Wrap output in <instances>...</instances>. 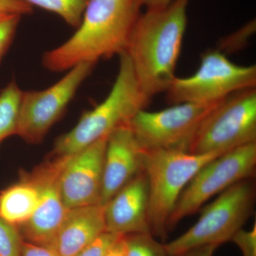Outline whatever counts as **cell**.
Wrapping results in <instances>:
<instances>
[{"label":"cell","mask_w":256,"mask_h":256,"mask_svg":"<svg viewBox=\"0 0 256 256\" xmlns=\"http://www.w3.org/2000/svg\"><path fill=\"white\" fill-rule=\"evenodd\" d=\"M242 256H256V223L250 230L240 229L232 239Z\"/></svg>","instance_id":"22"},{"label":"cell","mask_w":256,"mask_h":256,"mask_svg":"<svg viewBox=\"0 0 256 256\" xmlns=\"http://www.w3.org/2000/svg\"><path fill=\"white\" fill-rule=\"evenodd\" d=\"M32 12L33 6L23 0H0V13H14L24 16Z\"/></svg>","instance_id":"25"},{"label":"cell","mask_w":256,"mask_h":256,"mask_svg":"<svg viewBox=\"0 0 256 256\" xmlns=\"http://www.w3.org/2000/svg\"><path fill=\"white\" fill-rule=\"evenodd\" d=\"M96 64L86 62L75 66L63 78L44 90H23L16 136L30 144L41 143L52 126L63 116Z\"/></svg>","instance_id":"10"},{"label":"cell","mask_w":256,"mask_h":256,"mask_svg":"<svg viewBox=\"0 0 256 256\" xmlns=\"http://www.w3.org/2000/svg\"><path fill=\"white\" fill-rule=\"evenodd\" d=\"M255 188L249 178L234 184L205 207L194 225L164 244L168 256L207 245L220 246L232 238L250 216Z\"/></svg>","instance_id":"5"},{"label":"cell","mask_w":256,"mask_h":256,"mask_svg":"<svg viewBox=\"0 0 256 256\" xmlns=\"http://www.w3.org/2000/svg\"><path fill=\"white\" fill-rule=\"evenodd\" d=\"M107 137L69 156L60 180L67 210L100 204Z\"/></svg>","instance_id":"12"},{"label":"cell","mask_w":256,"mask_h":256,"mask_svg":"<svg viewBox=\"0 0 256 256\" xmlns=\"http://www.w3.org/2000/svg\"><path fill=\"white\" fill-rule=\"evenodd\" d=\"M220 101L212 104L183 102L156 112L143 109L130 120L128 126L144 151L188 152L202 122Z\"/></svg>","instance_id":"9"},{"label":"cell","mask_w":256,"mask_h":256,"mask_svg":"<svg viewBox=\"0 0 256 256\" xmlns=\"http://www.w3.org/2000/svg\"><path fill=\"white\" fill-rule=\"evenodd\" d=\"M104 256H126L124 236H120L106 252Z\"/></svg>","instance_id":"28"},{"label":"cell","mask_w":256,"mask_h":256,"mask_svg":"<svg viewBox=\"0 0 256 256\" xmlns=\"http://www.w3.org/2000/svg\"><path fill=\"white\" fill-rule=\"evenodd\" d=\"M69 156H46L28 174L40 190V202L31 218L18 227L23 240L48 247L60 229L67 208L60 194V180Z\"/></svg>","instance_id":"11"},{"label":"cell","mask_w":256,"mask_h":256,"mask_svg":"<svg viewBox=\"0 0 256 256\" xmlns=\"http://www.w3.org/2000/svg\"><path fill=\"white\" fill-rule=\"evenodd\" d=\"M256 165V142L235 148L210 160L183 190L168 220V230L196 213L212 197L252 176Z\"/></svg>","instance_id":"8"},{"label":"cell","mask_w":256,"mask_h":256,"mask_svg":"<svg viewBox=\"0 0 256 256\" xmlns=\"http://www.w3.org/2000/svg\"><path fill=\"white\" fill-rule=\"evenodd\" d=\"M256 85V66L236 65L220 50H215L203 55L200 68L193 75L176 77L165 92L168 102L173 105L212 104Z\"/></svg>","instance_id":"7"},{"label":"cell","mask_w":256,"mask_h":256,"mask_svg":"<svg viewBox=\"0 0 256 256\" xmlns=\"http://www.w3.org/2000/svg\"><path fill=\"white\" fill-rule=\"evenodd\" d=\"M256 142V87L234 92L205 118L192 140L191 154H224Z\"/></svg>","instance_id":"6"},{"label":"cell","mask_w":256,"mask_h":256,"mask_svg":"<svg viewBox=\"0 0 256 256\" xmlns=\"http://www.w3.org/2000/svg\"><path fill=\"white\" fill-rule=\"evenodd\" d=\"M106 232L104 206L69 208L48 248L58 256H76Z\"/></svg>","instance_id":"15"},{"label":"cell","mask_w":256,"mask_h":256,"mask_svg":"<svg viewBox=\"0 0 256 256\" xmlns=\"http://www.w3.org/2000/svg\"><path fill=\"white\" fill-rule=\"evenodd\" d=\"M40 190L28 174L21 171L16 182L0 191V218L16 228L32 216L40 202Z\"/></svg>","instance_id":"16"},{"label":"cell","mask_w":256,"mask_h":256,"mask_svg":"<svg viewBox=\"0 0 256 256\" xmlns=\"http://www.w3.org/2000/svg\"><path fill=\"white\" fill-rule=\"evenodd\" d=\"M255 21L250 22L244 28L239 30L236 33H234L233 34L230 35V38H238V40H233V41H228V40H224L223 44V48L230 50V48H234L236 50L237 47H242L244 42H246L247 38H248L250 35L252 34L254 30L256 28Z\"/></svg>","instance_id":"24"},{"label":"cell","mask_w":256,"mask_h":256,"mask_svg":"<svg viewBox=\"0 0 256 256\" xmlns=\"http://www.w3.org/2000/svg\"><path fill=\"white\" fill-rule=\"evenodd\" d=\"M144 150L128 124L108 136L100 204L105 206L124 185L142 171Z\"/></svg>","instance_id":"14"},{"label":"cell","mask_w":256,"mask_h":256,"mask_svg":"<svg viewBox=\"0 0 256 256\" xmlns=\"http://www.w3.org/2000/svg\"><path fill=\"white\" fill-rule=\"evenodd\" d=\"M25 2L60 16L69 26L76 28L90 0H23Z\"/></svg>","instance_id":"18"},{"label":"cell","mask_w":256,"mask_h":256,"mask_svg":"<svg viewBox=\"0 0 256 256\" xmlns=\"http://www.w3.org/2000/svg\"><path fill=\"white\" fill-rule=\"evenodd\" d=\"M190 0H173L141 13L126 53L140 87L149 98L166 92L175 76Z\"/></svg>","instance_id":"1"},{"label":"cell","mask_w":256,"mask_h":256,"mask_svg":"<svg viewBox=\"0 0 256 256\" xmlns=\"http://www.w3.org/2000/svg\"><path fill=\"white\" fill-rule=\"evenodd\" d=\"M118 236L116 234L104 232L76 256H104L111 244Z\"/></svg>","instance_id":"23"},{"label":"cell","mask_w":256,"mask_h":256,"mask_svg":"<svg viewBox=\"0 0 256 256\" xmlns=\"http://www.w3.org/2000/svg\"><path fill=\"white\" fill-rule=\"evenodd\" d=\"M142 6L149 8H160L170 4L173 0H140Z\"/></svg>","instance_id":"29"},{"label":"cell","mask_w":256,"mask_h":256,"mask_svg":"<svg viewBox=\"0 0 256 256\" xmlns=\"http://www.w3.org/2000/svg\"><path fill=\"white\" fill-rule=\"evenodd\" d=\"M22 256H58L50 248L34 245L23 240Z\"/></svg>","instance_id":"26"},{"label":"cell","mask_w":256,"mask_h":256,"mask_svg":"<svg viewBox=\"0 0 256 256\" xmlns=\"http://www.w3.org/2000/svg\"><path fill=\"white\" fill-rule=\"evenodd\" d=\"M22 244L18 228L0 218V256H22Z\"/></svg>","instance_id":"20"},{"label":"cell","mask_w":256,"mask_h":256,"mask_svg":"<svg viewBox=\"0 0 256 256\" xmlns=\"http://www.w3.org/2000/svg\"><path fill=\"white\" fill-rule=\"evenodd\" d=\"M220 247L216 245H207L194 248L186 252L168 256H214L216 250Z\"/></svg>","instance_id":"27"},{"label":"cell","mask_w":256,"mask_h":256,"mask_svg":"<svg viewBox=\"0 0 256 256\" xmlns=\"http://www.w3.org/2000/svg\"><path fill=\"white\" fill-rule=\"evenodd\" d=\"M118 56V73L108 95L92 110L82 114L72 130L56 140L50 156H69L78 152L128 124L150 102L140 87L126 52Z\"/></svg>","instance_id":"3"},{"label":"cell","mask_w":256,"mask_h":256,"mask_svg":"<svg viewBox=\"0 0 256 256\" xmlns=\"http://www.w3.org/2000/svg\"><path fill=\"white\" fill-rule=\"evenodd\" d=\"M220 156L178 150L144 151L142 170L149 184L148 222L152 235L166 238L168 220L183 190L202 166Z\"/></svg>","instance_id":"4"},{"label":"cell","mask_w":256,"mask_h":256,"mask_svg":"<svg viewBox=\"0 0 256 256\" xmlns=\"http://www.w3.org/2000/svg\"><path fill=\"white\" fill-rule=\"evenodd\" d=\"M22 15L0 13V62L14 41Z\"/></svg>","instance_id":"21"},{"label":"cell","mask_w":256,"mask_h":256,"mask_svg":"<svg viewBox=\"0 0 256 256\" xmlns=\"http://www.w3.org/2000/svg\"><path fill=\"white\" fill-rule=\"evenodd\" d=\"M148 208L149 184L142 170L104 206L106 232L118 236L151 234Z\"/></svg>","instance_id":"13"},{"label":"cell","mask_w":256,"mask_h":256,"mask_svg":"<svg viewBox=\"0 0 256 256\" xmlns=\"http://www.w3.org/2000/svg\"><path fill=\"white\" fill-rule=\"evenodd\" d=\"M126 256H168L164 244L151 234H132L124 236Z\"/></svg>","instance_id":"19"},{"label":"cell","mask_w":256,"mask_h":256,"mask_svg":"<svg viewBox=\"0 0 256 256\" xmlns=\"http://www.w3.org/2000/svg\"><path fill=\"white\" fill-rule=\"evenodd\" d=\"M140 0H90L76 31L68 40L42 57L52 72L68 70L82 63H94L126 52L141 14Z\"/></svg>","instance_id":"2"},{"label":"cell","mask_w":256,"mask_h":256,"mask_svg":"<svg viewBox=\"0 0 256 256\" xmlns=\"http://www.w3.org/2000/svg\"><path fill=\"white\" fill-rule=\"evenodd\" d=\"M22 92L15 80L0 92V146L6 138L16 134Z\"/></svg>","instance_id":"17"}]
</instances>
